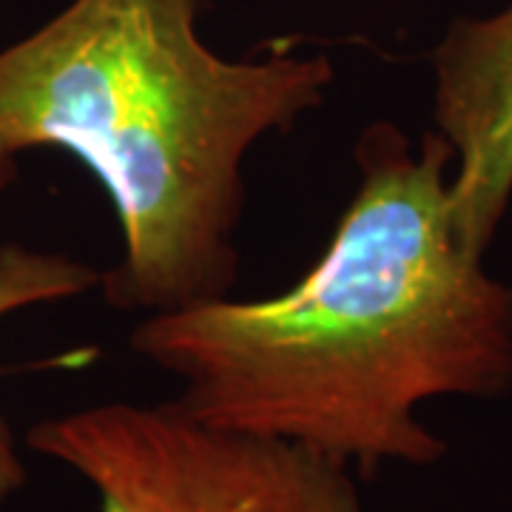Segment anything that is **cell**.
I'll return each instance as SVG.
<instances>
[{
    "label": "cell",
    "mask_w": 512,
    "mask_h": 512,
    "mask_svg": "<svg viewBox=\"0 0 512 512\" xmlns=\"http://www.w3.org/2000/svg\"><path fill=\"white\" fill-rule=\"evenodd\" d=\"M359 185L291 291L148 313L131 350L180 382L194 419L296 441L373 470L433 467L447 441L419 419L436 399L512 390V285L453 231V148H416L376 120L353 146Z\"/></svg>",
    "instance_id": "cell-1"
},
{
    "label": "cell",
    "mask_w": 512,
    "mask_h": 512,
    "mask_svg": "<svg viewBox=\"0 0 512 512\" xmlns=\"http://www.w3.org/2000/svg\"><path fill=\"white\" fill-rule=\"evenodd\" d=\"M202 0H72L0 52V191L18 157L60 148L109 194L123 256L111 308L225 299L239 274L245 160L325 103V55L228 60L200 37Z\"/></svg>",
    "instance_id": "cell-2"
},
{
    "label": "cell",
    "mask_w": 512,
    "mask_h": 512,
    "mask_svg": "<svg viewBox=\"0 0 512 512\" xmlns=\"http://www.w3.org/2000/svg\"><path fill=\"white\" fill-rule=\"evenodd\" d=\"M26 444L83 478L97 512H367L348 461L171 402L83 407L37 421Z\"/></svg>",
    "instance_id": "cell-3"
},
{
    "label": "cell",
    "mask_w": 512,
    "mask_h": 512,
    "mask_svg": "<svg viewBox=\"0 0 512 512\" xmlns=\"http://www.w3.org/2000/svg\"><path fill=\"white\" fill-rule=\"evenodd\" d=\"M433 80L436 134L453 148V231L484 259L512 200V3L453 20L433 52Z\"/></svg>",
    "instance_id": "cell-4"
},
{
    "label": "cell",
    "mask_w": 512,
    "mask_h": 512,
    "mask_svg": "<svg viewBox=\"0 0 512 512\" xmlns=\"http://www.w3.org/2000/svg\"><path fill=\"white\" fill-rule=\"evenodd\" d=\"M100 285V274L66 254L0 245V316L3 313L72 299ZM26 487V464L9 421L0 416V504Z\"/></svg>",
    "instance_id": "cell-5"
}]
</instances>
